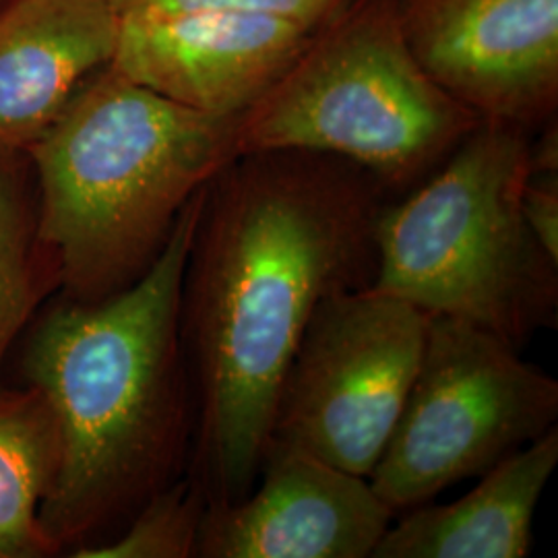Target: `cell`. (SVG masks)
Masks as SVG:
<instances>
[{
    "mask_svg": "<svg viewBox=\"0 0 558 558\" xmlns=\"http://www.w3.org/2000/svg\"><path fill=\"white\" fill-rule=\"evenodd\" d=\"M380 189L359 166L306 151L239 156L207 184L182 286L189 472L207 500L251 493L313 315L373 283Z\"/></svg>",
    "mask_w": 558,
    "mask_h": 558,
    "instance_id": "1",
    "label": "cell"
},
{
    "mask_svg": "<svg viewBox=\"0 0 558 558\" xmlns=\"http://www.w3.org/2000/svg\"><path fill=\"white\" fill-rule=\"evenodd\" d=\"M205 189L143 278L108 299L60 296L27 327L23 383L40 391L59 430V472L40 513L59 555L112 538L191 468L182 286Z\"/></svg>",
    "mask_w": 558,
    "mask_h": 558,
    "instance_id": "2",
    "label": "cell"
},
{
    "mask_svg": "<svg viewBox=\"0 0 558 558\" xmlns=\"http://www.w3.org/2000/svg\"><path fill=\"white\" fill-rule=\"evenodd\" d=\"M236 124L112 66L85 81L25 151L60 296L108 299L143 278L184 207L239 158Z\"/></svg>",
    "mask_w": 558,
    "mask_h": 558,
    "instance_id": "3",
    "label": "cell"
},
{
    "mask_svg": "<svg viewBox=\"0 0 558 558\" xmlns=\"http://www.w3.org/2000/svg\"><path fill=\"white\" fill-rule=\"evenodd\" d=\"M530 151L523 126L482 120L426 182L380 207L371 288L518 350L555 329L558 263L521 209Z\"/></svg>",
    "mask_w": 558,
    "mask_h": 558,
    "instance_id": "4",
    "label": "cell"
},
{
    "mask_svg": "<svg viewBox=\"0 0 558 558\" xmlns=\"http://www.w3.org/2000/svg\"><path fill=\"white\" fill-rule=\"evenodd\" d=\"M482 119L420 66L398 7L377 0L333 23L239 117V156L306 151L401 189L435 170Z\"/></svg>",
    "mask_w": 558,
    "mask_h": 558,
    "instance_id": "5",
    "label": "cell"
},
{
    "mask_svg": "<svg viewBox=\"0 0 558 558\" xmlns=\"http://www.w3.org/2000/svg\"><path fill=\"white\" fill-rule=\"evenodd\" d=\"M557 418L555 377L497 336L433 315L416 379L368 482L398 515L482 476Z\"/></svg>",
    "mask_w": 558,
    "mask_h": 558,
    "instance_id": "6",
    "label": "cell"
},
{
    "mask_svg": "<svg viewBox=\"0 0 558 558\" xmlns=\"http://www.w3.org/2000/svg\"><path fill=\"white\" fill-rule=\"evenodd\" d=\"M428 320L371 286L325 300L281 383L269 440L368 478L416 379Z\"/></svg>",
    "mask_w": 558,
    "mask_h": 558,
    "instance_id": "7",
    "label": "cell"
},
{
    "mask_svg": "<svg viewBox=\"0 0 558 558\" xmlns=\"http://www.w3.org/2000/svg\"><path fill=\"white\" fill-rule=\"evenodd\" d=\"M420 66L482 120L530 124L558 94V0H405Z\"/></svg>",
    "mask_w": 558,
    "mask_h": 558,
    "instance_id": "8",
    "label": "cell"
},
{
    "mask_svg": "<svg viewBox=\"0 0 558 558\" xmlns=\"http://www.w3.org/2000/svg\"><path fill=\"white\" fill-rule=\"evenodd\" d=\"M396 513L371 482L269 440L244 499L207 500L201 558H373Z\"/></svg>",
    "mask_w": 558,
    "mask_h": 558,
    "instance_id": "9",
    "label": "cell"
},
{
    "mask_svg": "<svg viewBox=\"0 0 558 558\" xmlns=\"http://www.w3.org/2000/svg\"><path fill=\"white\" fill-rule=\"evenodd\" d=\"M112 69L193 110L240 117L299 59L317 29L216 9L119 17Z\"/></svg>",
    "mask_w": 558,
    "mask_h": 558,
    "instance_id": "10",
    "label": "cell"
},
{
    "mask_svg": "<svg viewBox=\"0 0 558 558\" xmlns=\"http://www.w3.org/2000/svg\"><path fill=\"white\" fill-rule=\"evenodd\" d=\"M114 0H7L0 9V149L27 147L112 64Z\"/></svg>",
    "mask_w": 558,
    "mask_h": 558,
    "instance_id": "11",
    "label": "cell"
},
{
    "mask_svg": "<svg viewBox=\"0 0 558 558\" xmlns=\"http://www.w3.org/2000/svg\"><path fill=\"white\" fill-rule=\"evenodd\" d=\"M558 463L557 426L500 459L461 499L433 500L391 521L373 558H523L539 497Z\"/></svg>",
    "mask_w": 558,
    "mask_h": 558,
    "instance_id": "12",
    "label": "cell"
},
{
    "mask_svg": "<svg viewBox=\"0 0 558 558\" xmlns=\"http://www.w3.org/2000/svg\"><path fill=\"white\" fill-rule=\"evenodd\" d=\"M59 461L57 422L40 391L0 385V558L59 557L40 518Z\"/></svg>",
    "mask_w": 558,
    "mask_h": 558,
    "instance_id": "13",
    "label": "cell"
},
{
    "mask_svg": "<svg viewBox=\"0 0 558 558\" xmlns=\"http://www.w3.org/2000/svg\"><path fill=\"white\" fill-rule=\"evenodd\" d=\"M59 290V269L38 230L32 166L25 151L0 149V371Z\"/></svg>",
    "mask_w": 558,
    "mask_h": 558,
    "instance_id": "14",
    "label": "cell"
},
{
    "mask_svg": "<svg viewBox=\"0 0 558 558\" xmlns=\"http://www.w3.org/2000/svg\"><path fill=\"white\" fill-rule=\"evenodd\" d=\"M207 495L191 472L147 500L112 538L85 546L75 558L197 557Z\"/></svg>",
    "mask_w": 558,
    "mask_h": 558,
    "instance_id": "15",
    "label": "cell"
},
{
    "mask_svg": "<svg viewBox=\"0 0 558 558\" xmlns=\"http://www.w3.org/2000/svg\"><path fill=\"white\" fill-rule=\"evenodd\" d=\"M345 0H114L119 17L216 9L299 21L313 29L333 17Z\"/></svg>",
    "mask_w": 558,
    "mask_h": 558,
    "instance_id": "16",
    "label": "cell"
},
{
    "mask_svg": "<svg viewBox=\"0 0 558 558\" xmlns=\"http://www.w3.org/2000/svg\"><path fill=\"white\" fill-rule=\"evenodd\" d=\"M521 209L542 248L558 263V170H530L521 195Z\"/></svg>",
    "mask_w": 558,
    "mask_h": 558,
    "instance_id": "17",
    "label": "cell"
},
{
    "mask_svg": "<svg viewBox=\"0 0 558 558\" xmlns=\"http://www.w3.org/2000/svg\"><path fill=\"white\" fill-rule=\"evenodd\" d=\"M4 2H7V0H0V9H2V4H4Z\"/></svg>",
    "mask_w": 558,
    "mask_h": 558,
    "instance_id": "18",
    "label": "cell"
}]
</instances>
